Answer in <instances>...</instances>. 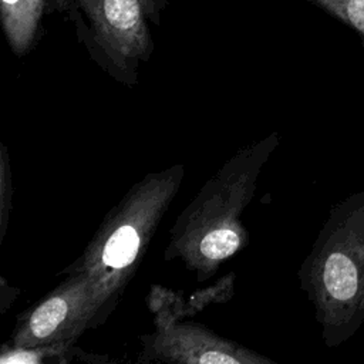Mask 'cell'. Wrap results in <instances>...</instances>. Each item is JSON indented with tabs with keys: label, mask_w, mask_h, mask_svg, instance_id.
Returning <instances> with one entry per match:
<instances>
[{
	"label": "cell",
	"mask_w": 364,
	"mask_h": 364,
	"mask_svg": "<svg viewBox=\"0 0 364 364\" xmlns=\"http://www.w3.org/2000/svg\"><path fill=\"white\" fill-rule=\"evenodd\" d=\"M71 361L101 363L108 361V357L87 353L75 347L73 341L36 347H16L4 344L0 354L1 364H68Z\"/></svg>",
	"instance_id": "ba28073f"
},
{
	"label": "cell",
	"mask_w": 364,
	"mask_h": 364,
	"mask_svg": "<svg viewBox=\"0 0 364 364\" xmlns=\"http://www.w3.org/2000/svg\"><path fill=\"white\" fill-rule=\"evenodd\" d=\"M46 0H1V23L9 44L18 55L33 44Z\"/></svg>",
	"instance_id": "52a82bcc"
},
{
	"label": "cell",
	"mask_w": 364,
	"mask_h": 364,
	"mask_svg": "<svg viewBox=\"0 0 364 364\" xmlns=\"http://www.w3.org/2000/svg\"><path fill=\"white\" fill-rule=\"evenodd\" d=\"M95 313L94 290L87 277L67 273L44 299L17 317L10 344L36 347L75 343L84 331L92 330Z\"/></svg>",
	"instance_id": "8992f818"
},
{
	"label": "cell",
	"mask_w": 364,
	"mask_h": 364,
	"mask_svg": "<svg viewBox=\"0 0 364 364\" xmlns=\"http://www.w3.org/2000/svg\"><path fill=\"white\" fill-rule=\"evenodd\" d=\"M277 144L273 132L240 148L205 182L169 232L166 262L181 260L198 282H205L249 243L242 215Z\"/></svg>",
	"instance_id": "6da1fadb"
},
{
	"label": "cell",
	"mask_w": 364,
	"mask_h": 364,
	"mask_svg": "<svg viewBox=\"0 0 364 364\" xmlns=\"http://www.w3.org/2000/svg\"><path fill=\"white\" fill-rule=\"evenodd\" d=\"M185 176L182 164L146 173L105 215L81 256L67 269L87 277L95 299L92 330L117 307Z\"/></svg>",
	"instance_id": "7a4b0ae2"
},
{
	"label": "cell",
	"mask_w": 364,
	"mask_h": 364,
	"mask_svg": "<svg viewBox=\"0 0 364 364\" xmlns=\"http://www.w3.org/2000/svg\"><path fill=\"white\" fill-rule=\"evenodd\" d=\"M351 28L364 44V0H310Z\"/></svg>",
	"instance_id": "9c48e42d"
},
{
	"label": "cell",
	"mask_w": 364,
	"mask_h": 364,
	"mask_svg": "<svg viewBox=\"0 0 364 364\" xmlns=\"http://www.w3.org/2000/svg\"><path fill=\"white\" fill-rule=\"evenodd\" d=\"M46 6H50L51 9L64 10L68 7V0H46Z\"/></svg>",
	"instance_id": "8fae6325"
},
{
	"label": "cell",
	"mask_w": 364,
	"mask_h": 364,
	"mask_svg": "<svg viewBox=\"0 0 364 364\" xmlns=\"http://www.w3.org/2000/svg\"><path fill=\"white\" fill-rule=\"evenodd\" d=\"M0 196H1V237L7 229L9 222V212L11 209V196H13V186H11V172H10V162L9 154L4 145H1V166H0Z\"/></svg>",
	"instance_id": "30bf717a"
},
{
	"label": "cell",
	"mask_w": 364,
	"mask_h": 364,
	"mask_svg": "<svg viewBox=\"0 0 364 364\" xmlns=\"http://www.w3.org/2000/svg\"><path fill=\"white\" fill-rule=\"evenodd\" d=\"M321 338L338 347L364 324V191L336 203L299 269Z\"/></svg>",
	"instance_id": "3957f363"
},
{
	"label": "cell",
	"mask_w": 364,
	"mask_h": 364,
	"mask_svg": "<svg viewBox=\"0 0 364 364\" xmlns=\"http://www.w3.org/2000/svg\"><path fill=\"white\" fill-rule=\"evenodd\" d=\"M91 21L92 38L115 75L131 84L139 61L149 58L152 40L149 20L158 0H78Z\"/></svg>",
	"instance_id": "5b68a950"
},
{
	"label": "cell",
	"mask_w": 364,
	"mask_h": 364,
	"mask_svg": "<svg viewBox=\"0 0 364 364\" xmlns=\"http://www.w3.org/2000/svg\"><path fill=\"white\" fill-rule=\"evenodd\" d=\"M155 311L152 333L142 334L138 363L172 364H272V360L213 333L210 328L178 321L164 306L151 304Z\"/></svg>",
	"instance_id": "277c9868"
}]
</instances>
